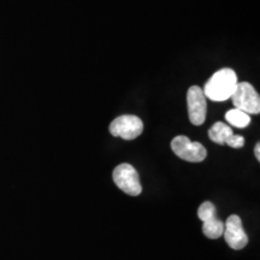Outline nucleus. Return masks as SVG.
Wrapping results in <instances>:
<instances>
[{"label":"nucleus","instance_id":"f257e3e1","mask_svg":"<svg viewBox=\"0 0 260 260\" xmlns=\"http://www.w3.org/2000/svg\"><path fill=\"white\" fill-rule=\"evenodd\" d=\"M237 83L236 73L229 68H224L214 73L205 84L204 94L212 102H225L235 92Z\"/></svg>","mask_w":260,"mask_h":260},{"label":"nucleus","instance_id":"f03ea898","mask_svg":"<svg viewBox=\"0 0 260 260\" xmlns=\"http://www.w3.org/2000/svg\"><path fill=\"white\" fill-rule=\"evenodd\" d=\"M230 99L237 110L248 113V115H258L260 112V96L254 87L248 82H239L235 92Z\"/></svg>","mask_w":260,"mask_h":260},{"label":"nucleus","instance_id":"7ed1b4c3","mask_svg":"<svg viewBox=\"0 0 260 260\" xmlns=\"http://www.w3.org/2000/svg\"><path fill=\"white\" fill-rule=\"evenodd\" d=\"M112 177L116 186L125 194L132 195V197H138L141 194L142 187L140 183L139 174L133 165L126 164V162L119 164L113 170Z\"/></svg>","mask_w":260,"mask_h":260},{"label":"nucleus","instance_id":"20e7f679","mask_svg":"<svg viewBox=\"0 0 260 260\" xmlns=\"http://www.w3.org/2000/svg\"><path fill=\"white\" fill-rule=\"evenodd\" d=\"M171 148L178 158L189 162L203 161L207 155L206 148L200 142H193L187 136H176L171 141Z\"/></svg>","mask_w":260,"mask_h":260},{"label":"nucleus","instance_id":"39448f33","mask_svg":"<svg viewBox=\"0 0 260 260\" xmlns=\"http://www.w3.org/2000/svg\"><path fill=\"white\" fill-rule=\"evenodd\" d=\"M111 135L124 140H134L144 132V123L138 116L123 115L113 119L109 126Z\"/></svg>","mask_w":260,"mask_h":260},{"label":"nucleus","instance_id":"423d86ee","mask_svg":"<svg viewBox=\"0 0 260 260\" xmlns=\"http://www.w3.org/2000/svg\"><path fill=\"white\" fill-rule=\"evenodd\" d=\"M188 115L193 125L204 124L206 119L207 104L204 90L199 86H191L187 92Z\"/></svg>","mask_w":260,"mask_h":260},{"label":"nucleus","instance_id":"0eeeda50","mask_svg":"<svg viewBox=\"0 0 260 260\" xmlns=\"http://www.w3.org/2000/svg\"><path fill=\"white\" fill-rule=\"evenodd\" d=\"M224 239L233 249L245 248L248 243V236L242 226V220L236 214H232L224 223Z\"/></svg>","mask_w":260,"mask_h":260},{"label":"nucleus","instance_id":"6e6552de","mask_svg":"<svg viewBox=\"0 0 260 260\" xmlns=\"http://www.w3.org/2000/svg\"><path fill=\"white\" fill-rule=\"evenodd\" d=\"M209 136L213 142L218 145H228L233 139L234 133L232 126L223 122H217L209 130Z\"/></svg>","mask_w":260,"mask_h":260},{"label":"nucleus","instance_id":"1a4fd4ad","mask_svg":"<svg viewBox=\"0 0 260 260\" xmlns=\"http://www.w3.org/2000/svg\"><path fill=\"white\" fill-rule=\"evenodd\" d=\"M203 232L204 235L209 237L211 240L219 239L223 235L224 232V223L219 218H217L216 216L212 218L205 220L203 223Z\"/></svg>","mask_w":260,"mask_h":260},{"label":"nucleus","instance_id":"9d476101","mask_svg":"<svg viewBox=\"0 0 260 260\" xmlns=\"http://www.w3.org/2000/svg\"><path fill=\"white\" fill-rule=\"evenodd\" d=\"M225 119L230 125L236 128H246L251 123V117L248 113L241 111V110L233 109L225 113Z\"/></svg>","mask_w":260,"mask_h":260},{"label":"nucleus","instance_id":"9b49d317","mask_svg":"<svg viewBox=\"0 0 260 260\" xmlns=\"http://www.w3.org/2000/svg\"><path fill=\"white\" fill-rule=\"evenodd\" d=\"M216 216V207L210 201H205V203L201 204V206L198 210V217L205 222V220L212 218V217Z\"/></svg>","mask_w":260,"mask_h":260},{"label":"nucleus","instance_id":"f8f14e48","mask_svg":"<svg viewBox=\"0 0 260 260\" xmlns=\"http://www.w3.org/2000/svg\"><path fill=\"white\" fill-rule=\"evenodd\" d=\"M243 145H245V139H243V136L235 134H234L233 139L230 140V142L228 144V146H230V147L233 148H241L243 147Z\"/></svg>","mask_w":260,"mask_h":260},{"label":"nucleus","instance_id":"ddd939ff","mask_svg":"<svg viewBox=\"0 0 260 260\" xmlns=\"http://www.w3.org/2000/svg\"><path fill=\"white\" fill-rule=\"evenodd\" d=\"M254 154H255V158L258 159V160H260V144H256L255 145Z\"/></svg>","mask_w":260,"mask_h":260}]
</instances>
